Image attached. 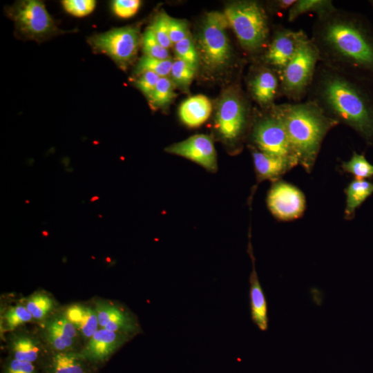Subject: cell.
<instances>
[{"label": "cell", "instance_id": "1", "mask_svg": "<svg viewBox=\"0 0 373 373\" xmlns=\"http://www.w3.org/2000/svg\"><path fill=\"white\" fill-rule=\"evenodd\" d=\"M319 93L325 107L373 144V97L362 85L336 73L323 76Z\"/></svg>", "mask_w": 373, "mask_h": 373}, {"label": "cell", "instance_id": "2", "mask_svg": "<svg viewBox=\"0 0 373 373\" xmlns=\"http://www.w3.org/2000/svg\"><path fill=\"white\" fill-rule=\"evenodd\" d=\"M274 112L285 126L298 162L310 169L323 137L336 121L314 102L283 104L276 107Z\"/></svg>", "mask_w": 373, "mask_h": 373}, {"label": "cell", "instance_id": "3", "mask_svg": "<svg viewBox=\"0 0 373 373\" xmlns=\"http://www.w3.org/2000/svg\"><path fill=\"white\" fill-rule=\"evenodd\" d=\"M321 39L338 60L373 75V31L354 17H334L325 21Z\"/></svg>", "mask_w": 373, "mask_h": 373}, {"label": "cell", "instance_id": "4", "mask_svg": "<svg viewBox=\"0 0 373 373\" xmlns=\"http://www.w3.org/2000/svg\"><path fill=\"white\" fill-rule=\"evenodd\" d=\"M224 15L241 46L254 51L260 48L268 36L267 19L263 9L254 1H239L226 7Z\"/></svg>", "mask_w": 373, "mask_h": 373}, {"label": "cell", "instance_id": "5", "mask_svg": "<svg viewBox=\"0 0 373 373\" xmlns=\"http://www.w3.org/2000/svg\"><path fill=\"white\" fill-rule=\"evenodd\" d=\"M6 11L13 21L17 32L24 39L41 42L68 32L57 27L41 1H19L8 7Z\"/></svg>", "mask_w": 373, "mask_h": 373}, {"label": "cell", "instance_id": "6", "mask_svg": "<svg viewBox=\"0 0 373 373\" xmlns=\"http://www.w3.org/2000/svg\"><path fill=\"white\" fill-rule=\"evenodd\" d=\"M229 26L224 13L209 12L198 39V52L200 59L209 69L219 70L229 61L231 46L226 28Z\"/></svg>", "mask_w": 373, "mask_h": 373}, {"label": "cell", "instance_id": "7", "mask_svg": "<svg viewBox=\"0 0 373 373\" xmlns=\"http://www.w3.org/2000/svg\"><path fill=\"white\" fill-rule=\"evenodd\" d=\"M141 41L138 30L133 26L113 28L88 39L95 52L105 54L122 68L134 59Z\"/></svg>", "mask_w": 373, "mask_h": 373}, {"label": "cell", "instance_id": "8", "mask_svg": "<svg viewBox=\"0 0 373 373\" xmlns=\"http://www.w3.org/2000/svg\"><path fill=\"white\" fill-rule=\"evenodd\" d=\"M318 58L314 43L305 37L296 53L281 73V82L285 94L298 99L309 84Z\"/></svg>", "mask_w": 373, "mask_h": 373}, {"label": "cell", "instance_id": "9", "mask_svg": "<svg viewBox=\"0 0 373 373\" xmlns=\"http://www.w3.org/2000/svg\"><path fill=\"white\" fill-rule=\"evenodd\" d=\"M62 306L44 321L34 325L50 351L81 352L84 341L66 316Z\"/></svg>", "mask_w": 373, "mask_h": 373}, {"label": "cell", "instance_id": "10", "mask_svg": "<svg viewBox=\"0 0 373 373\" xmlns=\"http://www.w3.org/2000/svg\"><path fill=\"white\" fill-rule=\"evenodd\" d=\"M99 327L135 337L142 332L137 316L124 304L100 297L93 298Z\"/></svg>", "mask_w": 373, "mask_h": 373}, {"label": "cell", "instance_id": "11", "mask_svg": "<svg viewBox=\"0 0 373 373\" xmlns=\"http://www.w3.org/2000/svg\"><path fill=\"white\" fill-rule=\"evenodd\" d=\"M3 341L9 356L34 363L39 368L50 351L35 327L21 326L5 334Z\"/></svg>", "mask_w": 373, "mask_h": 373}, {"label": "cell", "instance_id": "12", "mask_svg": "<svg viewBox=\"0 0 373 373\" xmlns=\"http://www.w3.org/2000/svg\"><path fill=\"white\" fill-rule=\"evenodd\" d=\"M253 137L260 151L298 162L285 126L275 112L258 122L254 130Z\"/></svg>", "mask_w": 373, "mask_h": 373}, {"label": "cell", "instance_id": "13", "mask_svg": "<svg viewBox=\"0 0 373 373\" xmlns=\"http://www.w3.org/2000/svg\"><path fill=\"white\" fill-rule=\"evenodd\" d=\"M246 108L240 97L229 93L219 102L216 126L220 136L229 142L235 141L241 135L246 123Z\"/></svg>", "mask_w": 373, "mask_h": 373}, {"label": "cell", "instance_id": "14", "mask_svg": "<svg viewBox=\"0 0 373 373\" xmlns=\"http://www.w3.org/2000/svg\"><path fill=\"white\" fill-rule=\"evenodd\" d=\"M267 204L277 218L289 220L298 218L304 211L305 200L296 186L285 182H278L271 188Z\"/></svg>", "mask_w": 373, "mask_h": 373}, {"label": "cell", "instance_id": "15", "mask_svg": "<svg viewBox=\"0 0 373 373\" xmlns=\"http://www.w3.org/2000/svg\"><path fill=\"white\" fill-rule=\"evenodd\" d=\"M133 337L99 327L85 343L80 353L97 367L105 363L124 345Z\"/></svg>", "mask_w": 373, "mask_h": 373}, {"label": "cell", "instance_id": "16", "mask_svg": "<svg viewBox=\"0 0 373 373\" xmlns=\"http://www.w3.org/2000/svg\"><path fill=\"white\" fill-rule=\"evenodd\" d=\"M165 151L189 159L209 171L217 170L216 149L211 138L207 135H194L168 146Z\"/></svg>", "mask_w": 373, "mask_h": 373}, {"label": "cell", "instance_id": "17", "mask_svg": "<svg viewBox=\"0 0 373 373\" xmlns=\"http://www.w3.org/2000/svg\"><path fill=\"white\" fill-rule=\"evenodd\" d=\"M305 37L302 32L289 30L278 32L267 51L266 61L281 73Z\"/></svg>", "mask_w": 373, "mask_h": 373}, {"label": "cell", "instance_id": "18", "mask_svg": "<svg viewBox=\"0 0 373 373\" xmlns=\"http://www.w3.org/2000/svg\"><path fill=\"white\" fill-rule=\"evenodd\" d=\"M40 369L44 373H96L97 370L80 352L50 351Z\"/></svg>", "mask_w": 373, "mask_h": 373}, {"label": "cell", "instance_id": "19", "mask_svg": "<svg viewBox=\"0 0 373 373\" xmlns=\"http://www.w3.org/2000/svg\"><path fill=\"white\" fill-rule=\"evenodd\" d=\"M64 313L86 343L99 328L95 306L90 302H76L62 306ZM85 345V344H84Z\"/></svg>", "mask_w": 373, "mask_h": 373}, {"label": "cell", "instance_id": "20", "mask_svg": "<svg viewBox=\"0 0 373 373\" xmlns=\"http://www.w3.org/2000/svg\"><path fill=\"white\" fill-rule=\"evenodd\" d=\"M249 253L252 261V271L249 276L251 316L261 331H266L268 328L267 304L255 269V260L250 242Z\"/></svg>", "mask_w": 373, "mask_h": 373}, {"label": "cell", "instance_id": "21", "mask_svg": "<svg viewBox=\"0 0 373 373\" xmlns=\"http://www.w3.org/2000/svg\"><path fill=\"white\" fill-rule=\"evenodd\" d=\"M253 159L259 180L276 179L298 163L294 159L262 151H254Z\"/></svg>", "mask_w": 373, "mask_h": 373}, {"label": "cell", "instance_id": "22", "mask_svg": "<svg viewBox=\"0 0 373 373\" xmlns=\"http://www.w3.org/2000/svg\"><path fill=\"white\" fill-rule=\"evenodd\" d=\"M28 323L34 325V319L21 298L11 302H1L0 331L1 338L5 334Z\"/></svg>", "mask_w": 373, "mask_h": 373}, {"label": "cell", "instance_id": "23", "mask_svg": "<svg viewBox=\"0 0 373 373\" xmlns=\"http://www.w3.org/2000/svg\"><path fill=\"white\" fill-rule=\"evenodd\" d=\"M21 299L33 317L34 325L41 323L62 306L52 294L44 289L35 291Z\"/></svg>", "mask_w": 373, "mask_h": 373}, {"label": "cell", "instance_id": "24", "mask_svg": "<svg viewBox=\"0 0 373 373\" xmlns=\"http://www.w3.org/2000/svg\"><path fill=\"white\" fill-rule=\"evenodd\" d=\"M212 106L210 100L203 95L192 96L180 106L181 120L187 126L196 127L203 124L210 116Z\"/></svg>", "mask_w": 373, "mask_h": 373}, {"label": "cell", "instance_id": "25", "mask_svg": "<svg viewBox=\"0 0 373 373\" xmlns=\"http://www.w3.org/2000/svg\"><path fill=\"white\" fill-rule=\"evenodd\" d=\"M249 87L254 98L259 104L268 105L273 102L276 94L278 79L273 72L263 70L252 78Z\"/></svg>", "mask_w": 373, "mask_h": 373}, {"label": "cell", "instance_id": "26", "mask_svg": "<svg viewBox=\"0 0 373 373\" xmlns=\"http://www.w3.org/2000/svg\"><path fill=\"white\" fill-rule=\"evenodd\" d=\"M373 193V182L367 180L354 179L345 189V216L354 217L356 210Z\"/></svg>", "mask_w": 373, "mask_h": 373}, {"label": "cell", "instance_id": "27", "mask_svg": "<svg viewBox=\"0 0 373 373\" xmlns=\"http://www.w3.org/2000/svg\"><path fill=\"white\" fill-rule=\"evenodd\" d=\"M335 8L332 1L325 0H300L289 9L287 19L289 21L295 20L298 17L307 12H314L321 17H328L334 12Z\"/></svg>", "mask_w": 373, "mask_h": 373}, {"label": "cell", "instance_id": "28", "mask_svg": "<svg viewBox=\"0 0 373 373\" xmlns=\"http://www.w3.org/2000/svg\"><path fill=\"white\" fill-rule=\"evenodd\" d=\"M343 169L354 176L355 179L366 180L373 178V164L367 161L363 153L353 152L351 158L343 162Z\"/></svg>", "mask_w": 373, "mask_h": 373}, {"label": "cell", "instance_id": "29", "mask_svg": "<svg viewBox=\"0 0 373 373\" xmlns=\"http://www.w3.org/2000/svg\"><path fill=\"white\" fill-rule=\"evenodd\" d=\"M173 62L171 59H160L144 55L137 62L135 73L142 74L144 72L150 71L160 77H167L170 75Z\"/></svg>", "mask_w": 373, "mask_h": 373}, {"label": "cell", "instance_id": "30", "mask_svg": "<svg viewBox=\"0 0 373 373\" xmlns=\"http://www.w3.org/2000/svg\"><path fill=\"white\" fill-rule=\"evenodd\" d=\"M175 96L173 82L164 77H160L149 99L153 106L162 107L169 104Z\"/></svg>", "mask_w": 373, "mask_h": 373}, {"label": "cell", "instance_id": "31", "mask_svg": "<svg viewBox=\"0 0 373 373\" xmlns=\"http://www.w3.org/2000/svg\"><path fill=\"white\" fill-rule=\"evenodd\" d=\"M178 59L182 60L196 70L199 64V55L191 34L173 45Z\"/></svg>", "mask_w": 373, "mask_h": 373}, {"label": "cell", "instance_id": "32", "mask_svg": "<svg viewBox=\"0 0 373 373\" xmlns=\"http://www.w3.org/2000/svg\"><path fill=\"white\" fill-rule=\"evenodd\" d=\"M142 46L144 55L160 59H171L168 49L158 42L149 27L143 34Z\"/></svg>", "mask_w": 373, "mask_h": 373}, {"label": "cell", "instance_id": "33", "mask_svg": "<svg viewBox=\"0 0 373 373\" xmlns=\"http://www.w3.org/2000/svg\"><path fill=\"white\" fill-rule=\"evenodd\" d=\"M170 17L166 12H160L149 26L158 42L165 48L173 46L169 36Z\"/></svg>", "mask_w": 373, "mask_h": 373}, {"label": "cell", "instance_id": "34", "mask_svg": "<svg viewBox=\"0 0 373 373\" xmlns=\"http://www.w3.org/2000/svg\"><path fill=\"white\" fill-rule=\"evenodd\" d=\"M195 70L182 60L173 62L170 75L174 84L180 86H188L192 82Z\"/></svg>", "mask_w": 373, "mask_h": 373}, {"label": "cell", "instance_id": "35", "mask_svg": "<svg viewBox=\"0 0 373 373\" xmlns=\"http://www.w3.org/2000/svg\"><path fill=\"white\" fill-rule=\"evenodd\" d=\"M62 5L66 12L70 15L82 17L90 14L95 8L94 0H65Z\"/></svg>", "mask_w": 373, "mask_h": 373}, {"label": "cell", "instance_id": "36", "mask_svg": "<svg viewBox=\"0 0 373 373\" xmlns=\"http://www.w3.org/2000/svg\"><path fill=\"white\" fill-rule=\"evenodd\" d=\"M39 370L40 368L34 363L8 356L3 364L1 373H40Z\"/></svg>", "mask_w": 373, "mask_h": 373}, {"label": "cell", "instance_id": "37", "mask_svg": "<svg viewBox=\"0 0 373 373\" xmlns=\"http://www.w3.org/2000/svg\"><path fill=\"white\" fill-rule=\"evenodd\" d=\"M140 4L139 0H115L113 2V10L119 17L129 18L137 12Z\"/></svg>", "mask_w": 373, "mask_h": 373}, {"label": "cell", "instance_id": "38", "mask_svg": "<svg viewBox=\"0 0 373 373\" xmlns=\"http://www.w3.org/2000/svg\"><path fill=\"white\" fill-rule=\"evenodd\" d=\"M160 79V77L157 75L150 71H146L140 74V76L135 80V85L149 99L155 88Z\"/></svg>", "mask_w": 373, "mask_h": 373}, {"label": "cell", "instance_id": "39", "mask_svg": "<svg viewBox=\"0 0 373 373\" xmlns=\"http://www.w3.org/2000/svg\"><path fill=\"white\" fill-rule=\"evenodd\" d=\"M190 32L186 22L182 19L170 17L169 36L173 45L186 38Z\"/></svg>", "mask_w": 373, "mask_h": 373}, {"label": "cell", "instance_id": "40", "mask_svg": "<svg viewBox=\"0 0 373 373\" xmlns=\"http://www.w3.org/2000/svg\"><path fill=\"white\" fill-rule=\"evenodd\" d=\"M371 3L373 5V1H371Z\"/></svg>", "mask_w": 373, "mask_h": 373}]
</instances>
